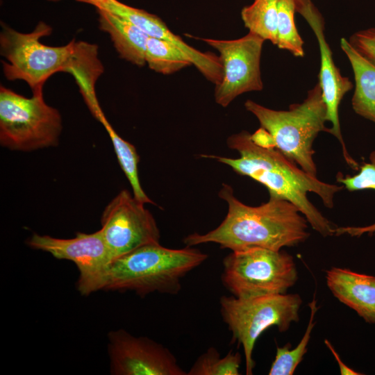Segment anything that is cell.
I'll return each mask as SVG.
<instances>
[{"label":"cell","mask_w":375,"mask_h":375,"mask_svg":"<svg viewBox=\"0 0 375 375\" xmlns=\"http://www.w3.org/2000/svg\"><path fill=\"white\" fill-rule=\"evenodd\" d=\"M302 299L299 294H279L250 298L233 295L219 299L220 314L232 334L231 340L242 346L246 374H253L256 363L253 352L257 340L267 329L276 326L280 332L299 320Z\"/></svg>","instance_id":"6"},{"label":"cell","mask_w":375,"mask_h":375,"mask_svg":"<svg viewBox=\"0 0 375 375\" xmlns=\"http://www.w3.org/2000/svg\"><path fill=\"white\" fill-rule=\"evenodd\" d=\"M324 343L326 346L328 348L330 351L333 355L336 362L338 364L340 374L342 375H360L362 374V373L357 372L356 371L353 370L349 366H347L344 362H342V359L340 358L339 354L337 353L335 349H334L333 346L331 344V343L327 340H324Z\"/></svg>","instance_id":"26"},{"label":"cell","mask_w":375,"mask_h":375,"mask_svg":"<svg viewBox=\"0 0 375 375\" xmlns=\"http://www.w3.org/2000/svg\"><path fill=\"white\" fill-rule=\"evenodd\" d=\"M145 61L156 72L168 75L192 65L190 59L174 44L167 41L149 37Z\"/></svg>","instance_id":"20"},{"label":"cell","mask_w":375,"mask_h":375,"mask_svg":"<svg viewBox=\"0 0 375 375\" xmlns=\"http://www.w3.org/2000/svg\"><path fill=\"white\" fill-rule=\"evenodd\" d=\"M295 2L296 11L308 22L318 41L321 59L318 83L326 107V119L332 124L328 133L340 142L343 156L348 165L358 171L360 165L347 151L341 134L339 119L340 102L346 93L352 89L353 83L347 77L342 76L334 63L332 52L325 39L324 23L321 14L310 0H295Z\"/></svg>","instance_id":"13"},{"label":"cell","mask_w":375,"mask_h":375,"mask_svg":"<svg viewBox=\"0 0 375 375\" xmlns=\"http://www.w3.org/2000/svg\"><path fill=\"white\" fill-rule=\"evenodd\" d=\"M358 171L353 176H344L341 172H338L336 181L350 192L364 190H375V151L369 154V161L360 165ZM345 234L351 237H360L364 234L369 236L374 235L375 222L366 226H337L335 228V235Z\"/></svg>","instance_id":"21"},{"label":"cell","mask_w":375,"mask_h":375,"mask_svg":"<svg viewBox=\"0 0 375 375\" xmlns=\"http://www.w3.org/2000/svg\"><path fill=\"white\" fill-rule=\"evenodd\" d=\"M76 1H78V2H81L82 0H76Z\"/></svg>","instance_id":"28"},{"label":"cell","mask_w":375,"mask_h":375,"mask_svg":"<svg viewBox=\"0 0 375 375\" xmlns=\"http://www.w3.org/2000/svg\"><path fill=\"white\" fill-rule=\"evenodd\" d=\"M241 17L249 32L276 45L278 0H254L242 8Z\"/></svg>","instance_id":"19"},{"label":"cell","mask_w":375,"mask_h":375,"mask_svg":"<svg viewBox=\"0 0 375 375\" xmlns=\"http://www.w3.org/2000/svg\"><path fill=\"white\" fill-rule=\"evenodd\" d=\"M101 232L113 260L142 246L160 243L157 223L144 204L122 190L106 206Z\"/></svg>","instance_id":"9"},{"label":"cell","mask_w":375,"mask_h":375,"mask_svg":"<svg viewBox=\"0 0 375 375\" xmlns=\"http://www.w3.org/2000/svg\"><path fill=\"white\" fill-rule=\"evenodd\" d=\"M108 338L112 375H187L168 348L149 338L121 328L110 331Z\"/></svg>","instance_id":"12"},{"label":"cell","mask_w":375,"mask_h":375,"mask_svg":"<svg viewBox=\"0 0 375 375\" xmlns=\"http://www.w3.org/2000/svg\"><path fill=\"white\" fill-rule=\"evenodd\" d=\"M242 356L229 351L222 356L215 347L208 348L194 361L187 375H239Z\"/></svg>","instance_id":"23"},{"label":"cell","mask_w":375,"mask_h":375,"mask_svg":"<svg viewBox=\"0 0 375 375\" xmlns=\"http://www.w3.org/2000/svg\"><path fill=\"white\" fill-rule=\"evenodd\" d=\"M202 40L220 54L223 76L215 90V100L218 105L226 108L243 93L262 90L260 57L265 40L249 32L235 40Z\"/></svg>","instance_id":"10"},{"label":"cell","mask_w":375,"mask_h":375,"mask_svg":"<svg viewBox=\"0 0 375 375\" xmlns=\"http://www.w3.org/2000/svg\"><path fill=\"white\" fill-rule=\"evenodd\" d=\"M97 9L114 14L137 26L149 37L161 39L180 47L183 40L174 34L158 16L128 6L118 0H82Z\"/></svg>","instance_id":"17"},{"label":"cell","mask_w":375,"mask_h":375,"mask_svg":"<svg viewBox=\"0 0 375 375\" xmlns=\"http://www.w3.org/2000/svg\"><path fill=\"white\" fill-rule=\"evenodd\" d=\"M244 107L258 120L269 134L270 147L280 151L303 171L317 176L312 144L319 132L328 133L325 126L326 107L317 83L301 103L290 106L288 110H276L247 100Z\"/></svg>","instance_id":"4"},{"label":"cell","mask_w":375,"mask_h":375,"mask_svg":"<svg viewBox=\"0 0 375 375\" xmlns=\"http://www.w3.org/2000/svg\"><path fill=\"white\" fill-rule=\"evenodd\" d=\"M99 122L104 126L110 136L118 162L132 188L135 199L144 204L155 205V203L146 194L140 185L138 176L140 158L135 147L122 139L116 133L106 116Z\"/></svg>","instance_id":"18"},{"label":"cell","mask_w":375,"mask_h":375,"mask_svg":"<svg viewBox=\"0 0 375 375\" xmlns=\"http://www.w3.org/2000/svg\"><path fill=\"white\" fill-rule=\"evenodd\" d=\"M326 280L336 299L365 322L375 324V276L333 267L326 272Z\"/></svg>","instance_id":"14"},{"label":"cell","mask_w":375,"mask_h":375,"mask_svg":"<svg viewBox=\"0 0 375 375\" xmlns=\"http://www.w3.org/2000/svg\"><path fill=\"white\" fill-rule=\"evenodd\" d=\"M99 24L107 33L121 58L139 67L146 64L149 36L131 22L103 10L97 9Z\"/></svg>","instance_id":"15"},{"label":"cell","mask_w":375,"mask_h":375,"mask_svg":"<svg viewBox=\"0 0 375 375\" xmlns=\"http://www.w3.org/2000/svg\"><path fill=\"white\" fill-rule=\"evenodd\" d=\"M222 263V284L238 298L285 294L298 279L293 256L281 250L231 251Z\"/></svg>","instance_id":"7"},{"label":"cell","mask_w":375,"mask_h":375,"mask_svg":"<svg viewBox=\"0 0 375 375\" xmlns=\"http://www.w3.org/2000/svg\"><path fill=\"white\" fill-rule=\"evenodd\" d=\"M62 128L59 111L46 103L43 93L28 98L0 87V143L14 151L57 146Z\"/></svg>","instance_id":"8"},{"label":"cell","mask_w":375,"mask_h":375,"mask_svg":"<svg viewBox=\"0 0 375 375\" xmlns=\"http://www.w3.org/2000/svg\"><path fill=\"white\" fill-rule=\"evenodd\" d=\"M227 146L240 154L238 158L201 154L229 166L240 175L265 185L269 197L287 200L295 205L312 228L323 237L335 235V226L309 201L308 192L317 194L328 208L334 206L335 194L344 187L319 180L274 147L255 143L246 131L229 136Z\"/></svg>","instance_id":"1"},{"label":"cell","mask_w":375,"mask_h":375,"mask_svg":"<svg viewBox=\"0 0 375 375\" xmlns=\"http://www.w3.org/2000/svg\"><path fill=\"white\" fill-rule=\"evenodd\" d=\"M1 55L4 76L10 81L22 80L27 83L33 94L43 93L47 79L56 73L73 74L78 55V41L71 40L64 46L45 45L40 38L49 36L52 28L39 22L34 30L20 33L1 23Z\"/></svg>","instance_id":"5"},{"label":"cell","mask_w":375,"mask_h":375,"mask_svg":"<svg viewBox=\"0 0 375 375\" xmlns=\"http://www.w3.org/2000/svg\"><path fill=\"white\" fill-rule=\"evenodd\" d=\"M341 49L347 56L354 75L352 108L358 115L375 123V65L362 56L345 38Z\"/></svg>","instance_id":"16"},{"label":"cell","mask_w":375,"mask_h":375,"mask_svg":"<svg viewBox=\"0 0 375 375\" xmlns=\"http://www.w3.org/2000/svg\"><path fill=\"white\" fill-rule=\"evenodd\" d=\"M27 244L57 259L73 262L79 272L77 288L81 294L88 295L103 289L113 258L100 230L92 233L78 232L70 239L33 233Z\"/></svg>","instance_id":"11"},{"label":"cell","mask_w":375,"mask_h":375,"mask_svg":"<svg viewBox=\"0 0 375 375\" xmlns=\"http://www.w3.org/2000/svg\"><path fill=\"white\" fill-rule=\"evenodd\" d=\"M228 204L222 223L206 233H193L183 239L186 246L216 243L222 249L239 251L262 248L280 251L305 242L310 236L308 222L298 208L282 199L269 197L258 206L238 200L225 183L219 192Z\"/></svg>","instance_id":"2"},{"label":"cell","mask_w":375,"mask_h":375,"mask_svg":"<svg viewBox=\"0 0 375 375\" xmlns=\"http://www.w3.org/2000/svg\"><path fill=\"white\" fill-rule=\"evenodd\" d=\"M48 1H54V2H55V1H60V0H48Z\"/></svg>","instance_id":"27"},{"label":"cell","mask_w":375,"mask_h":375,"mask_svg":"<svg viewBox=\"0 0 375 375\" xmlns=\"http://www.w3.org/2000/svg\"><path fill=\"white\" fill-rule=\"evenodd\" d=\"M349 42L362 56L375 65V28L356 32Z\"/></svg>","instance_id":"25"},{"label":"cell","mask_w":375,"mask_h":375,"mask_svg":"<svg viewBox=\"0 0 375 375\" xmlns=\"http://www.w3.org/2000/svg\"><path fill=\"white\" fill-rule=\"evenodd\" d=\"M208 257L192 247L175 249L160 243L147 244L112 261L102 290L132 291L141 297L153 292L177 294L181 279Z\"/></svg>","instance_id":"3"},{"label":"cell","mask_w":375,"mask_h":375,"mask_svg":"<svg viewBox=\"0 0 375 375\" xmlns=\"http://www.w3.org/2000/svg\"><path fill=\"white\" fill-rule=\"evenodd\" d=\"M295 0H278L277 47L289 51L297 57H303V41L294 22Z\"/></svg>","instance_id":"24"},{"label":"cell","mask_w":375,"mask_h":375,"mask_svg":"<svg viewBox=\"0 0 375 375\" xmlns=\"http://www.w3.org/2000/svg\"><path fill=\"white\" fill-rule=\"evenodd\" d=\"M308 306L310 311V318L301 340L293 349L291 348L290 343H287L281 347H276L275 358L269 370V375H292L302 361L307 352L308 344L315 324L314 319L318 306L315 297Z\"/></svg>","instance_id":"22"}]
</instances>
